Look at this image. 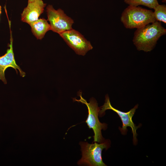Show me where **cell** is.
I'll return each mask as SVG.
<instances>
[{"label": "cell", "mask_w": 166, "mask_h": 166, "mask_svg": "<svg viewBox=\"0 0 166 166\" xmlns=\"http://www.w3.org/2000/svg\"><path fill=\"white\" fill-rule=\"evenodd\" d=\"M121 21L127 29H138L155 21L153 12L139 6H128L123 11Z\"/></svg>", "instance_id": "7a4b0ae2"}, {"label": "cell", "mask_w": 166, "mask_h": 166, "mask_svg": "<svg viewBox=\"0 0 166 166\" xmlns=\"http://www.w3.org/2000/svg\"><path fill=\"white\" fill-rule=\"evenodd\" d=\"M138 105H136L134 107L127 112H124L119 110L113 107L111 105L109 98L108 95L105 96V102L100 108L99 114L100 116L102 115L105 113V111L107 109H111L116 113L120 117L122 123V128H119L121 133L123 135L126 134L128 129L127 127H130L133 134V141L135 144L137 143L136 138L137 134L136 132V130L140 127V125L136 126L132 120V117L133 116L136 109L138 108Z\"/></svg>", "instance_id": "5b68a950"}, {"label": "cell", "mask_w": 166, "mask_h": 166, "mask_svg": "<svg viewBox=\"0 0 166 166\" xmlns=\"http://www.w3.org/2000/svg\"><path fill=\"white\" fill-rule=\"evenodd\" d=\"M110 144L108 140L100 144L96 142L92 144L87 142H80L79 144L81 148L82 157L78 162V164L90 166H106L102 161L101 153L103 149L107 150L110 147Z\"/></svg>", "instance_id": "277c9868"}, {"label": "cell", "mask_w": 166, "mask_h": 166, "mask_svg": "<svg viewBox=\"0 0 166 166\" xmlns=\"http://www.w3.org/2000/svg\"><path fill=\"white\" fill-rule=\"evenodd\" d=\"M153 14L156 21L166 23V6L158 5L154 9Z\"/></svg>", "instance_id": "7c38bea8"}, {"label": "cell", "mask_w": 166, "mask_h": 166, "mask_svg": "<svg viewBox=\"0 0 166 166\" xmlns=\"http://www.w3.org/2000/svg\"><path fill=\"white\" fill-rule=\"evenodd\" d=\"M48 20L50 22L51 30L59 34L72 29L74 21L61 9L55 10L51 5L46 7Z\"/></svg>", "instance_id": "8992f818"}, {"label": "cell", "mask_w": 166, "mask_h": 166, "mask_svg": "<svg viewBox=\"0 0 166 166\" xmlns=\"http://www.w3.org/2000/svg\"><path fill=\"white\" fill-rule=\"evenodd\" d=\"M161 1L165 3L166 2V0H161Z\"/></svg>", "instance_id": "5bb4252c"}, {"label": "cell", "mask_w": 166, "mask_h": 166, "mask_svg": "<svg viewBox=\"0 0 166 166\" xmlns=\"http://www.w3.org/2000/svg\"><path fill=\"white\" fill-rule=\"evenodd\" d=\"M10 44L9 45L6 53L3 55L0 56V80L5 84H6L7 81L5 76V71L8 67H11L14 69L18 73L17 69L19 72L20 76L24 77L26 73L23 71L20 67L17 65L14 58V54L13 49V39L11 34Z\"/></svg>", "instance_id": "ba28073f"}, {"label": "cell", "mask_w": 166, "mask_h": 166, "mask_svg": "<svg viewBox=\"0 0 166 166\" xmlns=\"http://www.w3.org/2000/svg\"><path fill=\"white\" fill-rule=\"evenodd\" d=\"M59 34L68 46L78 55L84 56L93 48L90 42L74 29L65 31Z\"/></svg>", "instance_id": "52a82bcc"}, {"label": "cell", "mask_w": 166, "mask_h": 166, "mask_svg": "<svg viewBox=\"0 0 166 166\" xmlns=\"http://www.w3.org/2000/svg\"><path fill=\"white\" fill-rule=\"evenodd\" d=\"M166 34V29L161 22L156 21L137 29L132 42L139 51L150 52L155 47L159 39Z\"/></svg>", "instance_id": "6da1fadb"}, {"label": "cell", "mask_w": 166, "mask_h": 166, "mask_svg": "<svg viewBox=\"0 0 166 166\" xmlns=\"http://www.w3.org/2000/svg\"><path fill=\"white\" fill-rule=\"evenodd\" d=\"M80 98L77 100L73 98L74 101H77L85 104L87 107L88 115L85 121L89 128H92L93 131L94 135L93 136L95 142L101 143L104 142V138L101 134V130H105L107 128V124L102 123L99 121L98 115L100 110V108L98 107V104L96 100L92 98L90 99L89 103H88L86 100L82 96L81 92L78 93Z\"/></svg>", "instance_id": "3957f363"}, {"label": "cell", "mask_w": 166, "mask_h": 166, "mask_svg": "<svg viewBox=\"0 0 166 166\" xmlns=\"http://www.w3.org/2000/svg\"><path fill=\"white\" fill-rule=\"evenodd\" d=\"M29 25L33 34L38 39H42L46 33L51 30L50 24L44 18L38 19L30 23Z\"/></svg>", "instance_id": "30bf717a"}, {"label": "cell", "mask_w": 166, "mask_h": 166, "mask_svg": "<svg viewBox=\"0 0 166 166\" xmlns=\"http://www.w3.org/2000/svg\"><path fill=\"white\" fill-rule=\"evenodd\" d=\"M46 4L42 0H35L28 2L21 14V20L28 24L38 19L43 12Z\"/></svg>", "instance_id": "9c48e42d"}, {"label": "cell", "mask_w": 166, "mask_h": 166, "mask_svg": "<svg viewBox=\"0 0 166 166\" xmlns=\"http://www.w3.org/2000/svg\"><path fill=\"white\" fill-rule=\"evenodd\" d=\"M35 0H28V2H33Z\"/></svg>", "instance_id": "4fadbf2b"}, {"label": "cell", "mask_w": 166, "mask_h": 166, "mask_svg": "<svg viewBox=\"0 0 166 166\" xmlns=\"http://www.w3.org/2000/svg\"><path fill=\"white\" fill-rule=\"evenodd\" d=\"M2 8H1V6L0 5V14H1L2 11Z\"/></svg>", "instance_id": "9a60e30c"}, {"label": "cell", "mask_w": 166, "mask_h": 166, "mask_svg": "<svg viewBox=\"0 0 166 166\" xmlns=\"http://www.w3.org/2000/svg\"><path fill=\"white\" fill-rule=\"evenodd\" d=\"M124 2L129 6L142 5L153 9L159 4L158 0H124Z\"/></svg>", "instance_id": "8fae6325"}]
</instances>
